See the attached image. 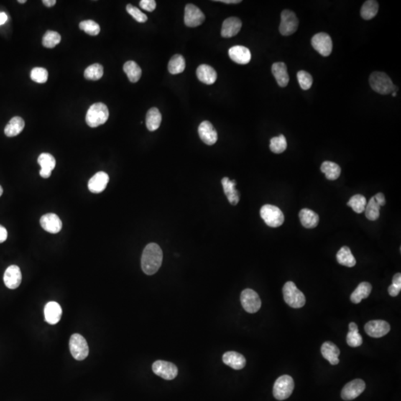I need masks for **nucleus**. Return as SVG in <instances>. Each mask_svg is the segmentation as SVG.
<instances>
[{
  "label": "nucleus",
  "instance_id": "f257e3e1",
  "mask_svg": "<svg viewBox=\"0 0 401 401\" xmlns=\"http://www.w3.org/2000/svg\"><path fill=\"white\" fill-rule=\"evenodd\" d=\"M163 261V251L155 243L147 244L141 256V268L147 275H153L160 269Z\"/></svg>",
  "mask_w": 401,
  "mask_h": 401
},
{
  "label": "nucleus",
  "instance_id": "f03ea898",
  "mask_svg": "<svg viewBox=\"0 0 401 401\" xmlns=\"http://www.w3.org/2000/svg\"><path fill=\"white\" fill-rule=\"evenodd\" d=\"M369 83L371 88L381 95H386L392 93H397L398 90V88L392 83L390 77L384 72H373L369 77Z\"/></svg>",
  "mask_w": 401,
  "mask_h": 401
},
{
  "label": "nucleus",
  "instance_id": "7ed1b4c3",
  "mask_svg": "<svg viewBox=\"0 0 401 401\" xmlns=\"http://www.w3.org/2000/svg\"><path fill=\"white\" fill-rule=\"evenodd\" d=\"M109 113L107 106L103 103H97L88 108L85 116L86 124L92 128L98 127L107 121Z\"/></svg>",
  "mask_w": 401,
  "mask_h": 401
},
{
  "label": "nucleus",
  "instance_id": "20e7f679",
  "mask_svg": "<svg viewBox=\"0 0 401 401\" xmlns=\"http://www.w3.org/2000/svg\"><path fill=\"white\" fill-rule=\"evenodd\" d=\"M284 300L289 306L293 308H300L305 304V297L301 291L297 288L293 282H286L283 289Z\"/></svg>",
  "mask_w": 401,
  "mask_h": 401
},
{
  "label": "nucleus",
  "instance_id": "39448f33",
  "mask_svg": "<svg viewBox=\"0 0 401 401\" xmlns=\"http://www.w3.org/2000/svg\"><path fill=\"white\" fill-rule=\"evenodd\" d=\"M294 389L293 378L291 376L282 375L278 378L273 388L274 397L279 400H284L292 395Z\"/></svg>",
  "mask_w": 401,
  "mask_h": 401
},
{
  "label": "nucleus",
  "instance_id": "423d86ee",
  "mask_svg": "<svg viewBox=\"0 0 401 401\" xmlns=\"http://www.w3.org/2000/svg\"><path fill=\"white\" fill-rule=\"evenodd\" d=\"M261 217L265 224L271 228H278L285 221L283 213L274 205H265L261 208Z\"/></svg>",
  "mask_w": 401,
  "mask_h": 401
},
{
  "label": "nucleus",
  "instance_id": "0eeeda50",
  "mask_svg": "<svg viewBox=\"0 0 401 401\" xmlns=\"http://www.w3.org/2000/svg\"><path fill=\"white\" fill-rule=\"evenodd\" d=\"M70 348L71 354L77 361H83L90 352L86 340L79 333H75L71 337Z\"/></svg>",
  "mask_w": 401,
  "mask_h": 401
},
{
  "label": "nucleus",
  "instance_id": "6e6552de",
  "mask_svg": "<svg viewBox=\"0 0 401 401\" xmlns=\"http://www.w3.org/2000/svg\"><path fill=\"white\" fill-rule=\"evenodd\" d=\"M299 20L295 13L290 10L285 9L281 14V23L279 30L283 36H289L294 34L298 29Z\"/></svg>",
  "mask_w": 401,
  "mask_h": 401
},
{
  "label": "nucleus",
  "instance_id": "1a4fd4ad",
  "mask_svg": "<svg viewBox=\"0 0 401 401\" xmlns=\"http://www.w3.org/2000/svg\"><path fill=\"white\" fill-rule=\"evenodd\" d=\"M240 300L243 308L250 314L256 313L262 305L259 294L252 289L247 288L243 291Z\"/></svg>",
  "mask_w": 401,
  "mask_h": 401
},
{
  "label": "nucleus",
  "instance_id": "9d476101",
  "mask_svg": "<svg viewBox=\"0 0 401 401\" xmlns=\"http://www.w3.org/2000/svg\"><path fill=\"white\" fill-rule=\"evenodd\" d=\"M311 45L314 49L323 57H328L331 54L333 43L331 37L326 33H318L311 39Z\"/></svg>",
  "mask_w": 401,
  "mask_h": 401
},
{
  "label": "nucleus",
  "instance_id": "9b49d317",
  "mask_svg": "<svg viewBox=\"0 0 401 401\" xmlns=\"http://www.w3.org/2000/svg\"><path fill=\"white\" fill-rule=\"evenodd\" d=\"M152 371L156 375L167 381H171L177 375V368L175 364L167 361H157L152 364Z\"/></svg>",
  "mask_w": 401,
  "mask_h": 401
},
{
  "label": "nucleus",
  "instance_id": "f8f14e48",
  "mask_svg": "<svg viewBox=\"0 0 401 401\" xmlns=\"http://www.w3.org/2000/svg\"><path fill=\"white\" fill-rule=\"evenodd\" d=\"M205 20L204 13L193 4L186 6L185 11V24L187 27L195 28L201 26Z\"/></svg>",
  "mask_w": 401,
  "mask_h": 401
},
{
  "label": "nucleus",
  "instance_id": "ddd939ff",
  "mask_svg": "<svg viewBox=\"0 0 401 401\" xmlns=\"http://www.w3.org/2000/svg\"><path fill=\"white\" fill-rule=\"evenodd\" d=\"M366 389V384L361 379H355L348 383L341 392L342 398L344 400H351L357 398Z\"/></svg>",
  "mask_w": 401,
  "mask_h": 401
},
{
  "label": "nucleus",
  "instance_id": "4468645a",
  "mask_svg": "<svg viewBox=\"0 0 401 401\" xmlns=\"http://www.w3.org/2000/svg\"><path fill=\"white\" fill-rule=\"evenodd\" d=\"M390 329V325L384 320H371L365 325V331L366 333L374 338H380L385 336Z\"/></svg>",
  "mask_w": 401,
  "mask_h": 401
},
{
  "label": "nucleus",
  "instance_id": "2eb2a0df",
  "mask_svg": "<svg viewBox=\"0 0 401 401\" xmlns=\"http://www.w3.org/2000/svg\"><path fill=\"white\" fill-rule=\"evenodd\" d=\"M3 280L8 288L11 290L17 288L22 282V273L19 268L14 264L9 266L5 271Z\"/></svg>",
  "mask_w": 401,
  "mask_h": 401
},
{
  "label": "nucleus",
  "instance_id": "dca6fc26",
  "mask_svg": "<svg viewBox=\"0 0 401 401\" xmlns=\"http://www.w3.org/2000/svg\"><path fill=\"white\" fill-rule=\"evenodd\" d=\"M198 131L201 140L207 145L211 146L216 144L218 134L211 123L208 121L201 123Z\"/></svg>",
  "mask_w": 401,
  "mask_h": 401
},
{
  "label": "nucleus",
  "instance_id": "f3484780",
  "mask_svg": "<svg viewBox=\"0 0 401 401\" xmlns=\"http://www.w3.org/2000/svg\"><path fill=\"white\" fill-rule=\"evenodd\" d=\"M40 225L42 229L53 234L61 231L62 227L61 220L54 213H47L41 217Z\"/></svg>",
  "mask_w": 401,
  "mask_h": 401
},
{
  "label": "nucleus",
  "instance_id": "a211bd4d",
  "mask_svg": "<svg viewBox=\"0 0 401 401\" xmlns=\"http://www.w3.org/2000/svg\"><path fill=\"white\" fill-rule=\"evenodd\" d=\"M108 181H109V177L106 172L103 171L97 172L88 181V190L93 193H102L106 189Z\"/></svg>",
  "mask_w": 401,
  "mask_h": 401
},
{
  "label": "nucleus",
  "instance_id": "6ab92c4d",
  "mask_svg": "<svg viewBox=\"0 0 401 401\" xmlns=\"http://www.w3.org/2000/svg\"><path fill=\"white\" fill-rule=\"evenodd\" d=\"M62 310L60 304L56 302H49L44 308L46 321L50 325H55L61 319Z\"/></svg>",
  "mask_w": 401,
  "mask_h": 401
},
{
  "label": "nucleus",
  "instance_id": "aec40b11",
  "mask_svg": "<svg viewBox=\"0 0 401 401\" xmlns=\"http://www.w3.org/2000/svg\"><path fill=\"white\" fill-rule=\"evenodd\" d=\"M228 54L233 62L241 65H246L251 60V53L249 49L242 46H235L231 48Z\"/></svg>",
  "mask_w": 401,
  "mask_h": 401
},
{
  "label": "nucleus",
  "instance_id": "412c9836",
  "mask_svg": "<svg viewBox=\"0 0 401 401\" xmlns=\"http://www.w3.org/2000/svg\"><path fill=\"white\" fill-rule=\"evenodd\" d=\"M241 21L237 17H229L223 22L221 34L225 38L234 37L241 30Z\"/></svg>",
  "mask_w": 401,
  "mask_h": 401
},
{
  "label": "nucleus",
  "instance_id": "4be33fe9",
  "mask_svg": "<svg viewBox=\"0 0 401 401\" xmlns=\"http://www.w3.org/2000/svg\"><path fill=\"white\" fill-rule=\"evenodd\" d=\"M37 162L41 167V170L39 171L40 176L44 177V179L50 177L52 170H54L56 166V161L54 156L44 152V153L39 154Z\"/></svg>",
  "mask_w": 401,
  "mask_h": 401
},
{
  "label": "nucleus",
  "instance_id": "5701e85b",
  "mask_svg": "<svg viewBox=\"0 0 401 401\" xmlns=\"http://www.w3.org/2000/svg\"><path fill=\"white\" fill-rule=\"evenodd\" d=\"M222 360L225 364L236 370L242 369L246 365L244 357L236 351H228L225 353Z\"/></svg>",
  "mask_w": 401,
  "mask_h": 401
},
{
  "label": "nucleus",
  "instance_id": "b1692460",
  "mask_svg": "<svg viewBox=\"0 0 401 401\" xmlns=\"http://www.w3.org/2000/svg\"><path fill=\"white\" fill-rule=\"evenodd\" d=\"M221 185L230 203L232 205H237L239 202V193L236 189V181H231L228 177H225L221 180Z\"/></svg>",
  "mask_w": 401,
  "mask_h": 401
},
{
  "label": "nucleus",
  "instance_id": "393cba45",
  "mask_svg": "<svg viewBox=\"0 0 401 401\" xmlns=\"http://www.w3.org/2000/svg\"><path fill=\"white\" fill-rule=\"evenodd\" d=\"M196 75L201 82L207 85L213 84L217 79L216 71L207 64H202L198 67Z\"/></svg>",
  "mask_w": 401,
  "mask_h": 401
},
{
  "label": "nucleus",
  "instance_id": "a878e982",
  "mask_svg": "<svg viewBox=\"0 0 401 401\" xmlns=\"http://www.w3.org/2000/svg\"><path fill=\"white\" fill-rule=\"evenodd\" d=\"M271 70L278 85L280 87L287 86L289 83V75L285 63L282 62H275L273 64Z\"/></svg>",
  "mask_w": 401,
  "mask_h": 401
},
{
  "label": "nucleus",
  "instance_id": "bb28decb",
  "mask_svg": "<svg viewBox=\"0 0 401 401\" xmlns=\"http://www.w3.org/2000/svg\"><path fill=\"white\" fill-rule=\"evenodd\" d=\"M321 353L323 358L329 361L331 365H338L339 363V348L331 342H325L321 347Z\"/></svg>",
  "mask_w": 401,
  "mask_h": 401
},
{
  "label": "nucleus",
  "instance_id": "cd10ccee",
  "mask_svg": "<svg viewBox=\"0 0 401 401\" xmlns=\"http://www.w3.org/2000/svg\"><path fill=\"white\" fill-rule=\"evenodd\" d=\"M299 217H300L301 224L304 228L308 229L316 228L320 221L318 214L313 210L307 208L300 210Z\"/></svg>",
  "mask_w": 401,
  "mask_h": 401
},
{
  "label": "nucleus",
  "instance_id": "c85d7f7f",
  "mask_svg": "<svg viewBox=\"0 0 401 401\" xmlns=\"http://www.w3.org/2000/svg\"><path fill=\"white\" fill-rule=\"evenodd\" d=\"M371 290H372V286L370 283L366 282H361L355 289L354 292L351 294L350 300L353 303L359 304L363 299L369 297Z\"/></svg>",
  "mask_w": 401,
  "mask_h": 401
},
{
  "label": "nucleus",
  "instance_id": "c756f323",
  "mask_svg": "<svg viewBox=\"0 0 401 401\" xmlns=\"http://www.w3.org/2000/svg\"><path fill=\"white\" fill-rule=\"evenodd\" d=\"M25 121L20 117H14L5 128V134L8 137H14L24 130Z\"/></svg>",
  "mask_w": 401,
  "mask_h": 401
},
{
  "label": "nucleus",
  "instance_id": "7c9ffc66",
  "mask_svg": "<svg viewBox=\"0 0 401 401\" xmlns=\"http://www.w3.org/2000/svg\"><path fill=\"white\" fill-rule=\"evenodd\" d=\"M162 121V116L160 111L157 108H151L148 111L147 118H146V125L149 131L157 130L161 126Z\"/></svg>",
  "mask_w": 401,
  "mask_h": 401
},
{
  "label": "nucleus",
  "instance_id": "2f4dec72",
  "mask_svg": "<svg viewBox=\"0 0 401 401\" xmlns=\"http://www.w3.org/2000/svg\"><path fill=\"white\" fill-rule=\"evenodd\" d=\"M337 260L341 265L352 268L356 264V259L347 246L341 248L337 254Z\"/></svg>",
  "mask_w": 401,
  "mask_h": 401
},
{
  "label": "nucleus",
  "instance_id": "473e14b6",
  "mask_svg": "<svg viewBox=\"0 0 401 401\" xmlns=\"http://www.w3.org/2000/svg\"><path fill=\"white\" fill-rule=\"evenodd\" d=\"M320 169L325 173V177L328 180H337L341 173V168L335 162H324L322 164Z\"/></svg>",
  "mask_w": 401,
  "mask_h": 401
},
{
  "label": "nucleus",
  "instance_id": "72a5a7b5",
  "mask_svg": "<svg viewBox=\"0 0 401 401\" xmlns=\"http://www.w3.org/2000/svg\"><path fill=\"white\" fill-rule=\"evenodd\" d=\"M379 5L377 1L374 0H368L363 3L361 8V15L363 19L369 20L377 15Z\"/></svg>",
  "mask_w": 401,
  "mask_h": 401
},
{
  "label": "nucleus",
  "instance_id": "f704fd0d",
  "mask_svg": "<svg viewBox=\"0 0 401 401\" xmlns=\"http://www.w3.org/2000/svg\"><path fill=\"white\" fill-rule=\"evenodd\" d=\"M349 331L346 337V342L351 347H358L363 343V338L359 333L358 327L356 323H351L349 324Z\"/></svg>",
  "mask_w": 401,
  "mask_h": 401
},
{
  "label": "nucleus",
  "instance_id": "c9c22d12",
  "mask_svg": "<svg viewBox=\"0 0 401 401\" xmlns=\"http://www.w3.org/2000/svg\"><path fill=\"white\" fill-rule=\"evenodd\" d=\"M124 71L131 83L139 81L142 74L141 67L134 61H128L124 64Z\"/></svg>",
  "mask_w": 401,
  "mask_h": 401
},
{
  "label": "nucleus",
  "instance_id": "e433bc0d",
  "mask_svg": "<svg viewBox=\"0 0 401 401\" xmlns=\"http://www.w3.org/2000/svg\"><path fill=\"white\" fill-rule=\"evenodd\" d=\"M185 60L181 54L172 56L168 64L169 72L172 75L182 73L185 70Z\"/></svg>",
  "mask_w": 401,
  "mask_h": 401
},
{
  "label": "nucleus",
  "instance_id": "4c0bfd02",
  "mask_svg": "<svg viewBox=\"0 0 401 401\" xmlns=\"http://www.w3.org/2000/svg\"><path fill=\"white\" fill-rule=\"evenodd\" d=\"M367 202L365 196L361 194L353 195L347 203L348 207H351L357 213H362L365 211Z\"/></svg>",
  "mask_w": 401,
  "mask_h": 401
},
{
  "label": "nucleus",
  "instance_id": "58836bf2",
  "mask_svg": "<svg viewBox=\"0 0 401 401\" xmlns=\"http://www.w3.org/2000/svg\"><path fill=\"white\" fill-rule=\"evenodd\" d=\"M270 149L271 152L280 154L285 152L287 149V141L283 135H279L277 137L271 139Z\"/></svg>",
  "mask_w": 401,
  "mask_h": 401
},
{
  "label": "nucleus",
  "instance_id": "ea45409f",
  "mask_svg": "<svg viewBox=\"0 0 401 401\" xmlns=\"http://www.w3.org/2000/svg\"><path fill=\"white\" fill-rule=\"evenodd\" d=\"M380 210H381V206L376 202L373 196L369 200V203L366 205L365 209L364 212L366 213V218L370 221H375L378 219L380 216Z\"/></svg>",
  "mask_w": 401,
  "mask_h": 401
},
{
  "label": "nucleus",
  "instance_id": "a19ab883",
  "mask_svg": "<svg viewBox=\"0 0 401 401\" xmlns=\"http://www.w3.org/2000/svg\"><path fill=\"white\" fill-rule=\"evenodd\" d=\"M61 41V36L53 31H48L42 38V45L48 49H52L58 45Z\"/></svg>",
  "mask_w": 401,
  "mask_h": 401
},
{
  "label": "nucleus",
  "instance_id": "79ce46f5",
  "mask_svg": "<svg viewBox=\"0 0 401 401\" xmlns=\"http://www.w3.org/2000/svg\"><path fill=\"white\" fill-rule=\"evenodd\" d=\"M103 67L100 64L95 63L85 70L84 77L90 80H98L103 77Z\"/></svg>",
  "mask_w": 401,
  "mask_h": 401
},
{
  "label": "nucleus",
  "instance_id": "37998d69",
  "mask_svg": "<svg viewBox=\"0 0 401 401\" xmlns=\"http://www.w3.org/2000/svg\"><path fill=\"white\" fill-rule=\"evenodd\" d=\"M79 26L81 30L84 31L86 34L92 36L98 35L100 31L99 25L93 20L82 21Z\"/></svg>",
  "mask_w": 401,
  "mask_h": 401
},
{
  "label": "nucleus",
  "instance_id": "c03bdc74",
  "mask_svg": "<svg viewBox=\"0 0 401 401\" xmlns=\"http://www.w3.org/2000/svg\"><path fill=\"white\" fill-rule=\"evenodd\" d=\"M297 80L301 88L303 90H310L312 84H313V77L305 71H300L297 73Z\"/></svg>",
  "mask_w": 401,
  "mask_h": 401
},
{
  "label": "nucleus",
  "instance_id": "a18cd8bd",
  "mask_svg": "<svg viewBox=\"0 0 401 401\" xmlns=\"http://www.w3.org/2000/svg\"><path fill=\"white\" fill-rule=\"evenodd\" d=\"M49 73L48 71L44 68L37 67L33 69L31 72V78L33 81L38 83H44L47 81Z\"/></svg>",
  "mask_w": 401,
  "mask_h": 401
},
{
  "label": "nucleus",
  "instance_id": "49530a36",
  "mask_svg": "<svg viewBox=\"0 0 401 401\" xmlns=\"http://www.w3.org/2000/svg\"><path fill=\"white\" fill-rule=\"evenodd\" d=\"M126 11L137 22L145 23L146 21H147V16L144 14L139 8L133 6L132 5H127Z\"/></svg>",
  "mask_w": 401,
  "mask_h": 401
},
{
  "label": "nucleus",
  "instance_id": "de8ad7c7",
  "mask_svg": "<svg viewBox=\"0 0 401 401\" xmlns=\"http://www.w3.org/2000/svg\"><path fill=\"white\" fill-rule=\"evenodd\" d=\"M140 6L145 11L152 12L156 8V2L154 0H141Z\"/></svg>",
  "mask_w": 401,
  "mask_h": 401
},
{
  "label": "nucleus",
  "instance_id": "09e8293b",
  "mask_svg": "<svg viewBox=\"0 0 401 401\" xmlns=\"http://www.w3.org/2000/svg\"><path fill=\"white\" fill-rule=\"evenodd\" d=\"M374 198L380 206L382 207L386 205L385 196H384V194L382 193L376 194V195H374Z\"/></svg>",
  "mask_w": 401,
  "mask_h": 401
},
{
  "label": "nucleus",
  "instance_id": "8fccbe9b",
  "mask_svg": "<svg viewBox=\"0 0 401 401\" xmlns=\"http://www.w3.org/2000/svg\"><path fill=\"white\" fill-rule=\"evenodd\" d=\"M400 288H398V287H395L393 285H391L389 287V289H388V292H389V295L391 297H397L400 292Z\"/></svg>",
  "mask_w": 401,
  "mask_h": 401
},
{
  "label": "nucleus",
  "instance_id": "3c124183",
  "mask_svg": "<svg viewBox=\"0 0 401 401\" xmlns=\"http://www.w3.org/2000/svg\"><path fill=\"white\" fill-rule=\"evenodd\" d=\"M392 285L401 289V274L400 273H397L394 276Z\"/></svg>",
  "mask_w": 401,
  "mask_h": 401
},
{
  "label": "nucleus",
  "instance_id": "603ef678",
  "mask_svg": "<svg viewBox=\"0 0 401 401\" xmlns=\"http://www.w3.org/2000/svg\"><path fill=\"white\" fill-rule=\"evenodd\" d=\"M8 238V232L6 228L0 225V243L4 242Z\"/></svg>",
  "mask_w": 401,
  "mask_h": 401
},
{
  "label": "nucleus",
  "instance_id": "864d4df0",
  "mask_svg": "<svg viewBox=\"0 0 401 401\" xmlns=\"http://www.w3.org/2000/svg\"><path fill=\"white\" fill-rule=\"evenodd\" d=\"M220 3H225V4H238L241 3V0H218Z\"/></svg>",
  "mask_w": 401,
  "mask_h": 401
},
{
  "label": "nucleus",
  "instance_id": "5fc2aeb1",
  "mask_svg": "<svg viewBox=\"0 0 401 401\" xmlns=\"http://www.w3.org/2000/svg\"><path fill=\"white\" fill-rule=\"evenodd\" d=\"M42 3H43L46 6H47V7L50 8L56 4V1L55 0H43Z\"/></svg>",
  "mask_w": 401,
  "mask_h": 401
},
{
  "label": "nucleus",
  "instance_id": "6e6d98bb",
  "mask_svg": "<svg viewBox=\"0 0 401 401\" xmlns=\"http://www.w3.org/2000/svg\"><path fill=\"white\" fill-rule=\"evenodd\" d=\"M8 16L6 13H0V26L4 24L7 21Z\"/></svg>",
  "mask_w": 401,
  "mask_h": 401
},
{
  "label": "nucleus",
  "instance_id": "4d7b16f0",
  "mask_svg": "<svg viewBox=\"0 0 401 401\" xmlns=\"http://www.w3.org/2000/svg\"><path fill=\"white\" fill-rule=\"evenodd\" d=\"M3 187H2L1 186H0V196H1L2 195H3Z\"/></svg>",
  "mask_w": 401,
  "mask_h": 401
},
{
  "label": "nucleus",
  "instance_id": "13d9d810",
  "mask_svg": "<svg viewBox=\"0 0 401 401\" xmlns=\"http://www.w3.org/2000/svg\"><path fill=\"white\" fill-rule=\"evenodd\" d=\"M18 3H22V4H24V3H26V0H22V1H21V0H19V1H18Z\"/></svg>",
  "mask_w": 401,
  "mask_h": 401
},
{
  "label": "nucleus",
  "instance_id": "bf43d9fd",
  "mask_svg": "<svg viewBox=\"0 0 401 401\" xmlns=\"http://www.w3.org/2000/svg\"><path fill=\"white\" fill-rule=\"evenodd\" d=\"M392 94L393 97H396V95H397V93H392Z\"/></svg>",
  "mask_w": 401,
  "mask_h": 401
}]
</instances>
